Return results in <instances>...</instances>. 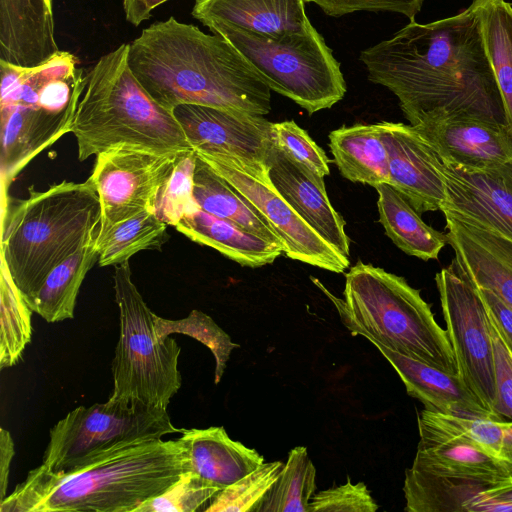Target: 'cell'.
Wrapping results in <instances>:
<instances>
[{
  "instance_id": "6",
  "label": "cell",
  "mask_w": 512,
  "mask_h": 512,
  "mask_svg": "<svg viewBox=\"0 0 512 512\" xmlns=\"http://www.w3.org/2000/svg\"><path fill=\"white\" fill-rule=\"evenodd\" d=\"M78 64L74 54L62 50L33 67L0 60L1 207L21 170L71 132L86 83Z\"/></svg>"
},
{
  "instance_id": "12",
  "label": "cell",
  "mask_w": 512,
  "mask_h": 512,
  "mask_svg": "<svg viewBox=\"0 0 512 512\" xmlns=\"http://www.w3.org/2000/svg\"><path fill=\"white\" fill-rule=\"evenodd\" d=\"M435 283L458 375L484 407L497 415L493 410L494 356L485 304L454 258L435 275Z\"/></svg>"
},
{
  "instance_id": "38",
  "label": "cell",
  "mask_w": 512,
  "mask_h": 512,
  "mask_svg": "<svg viewBox=\"0 0 512 512\" xmlns=\"http://www.w3.org/2000/svg\"><path fill=\"white\" fill-rule=\"evenodd\" d=\"M274 143L295 160L321 177L329 175V162L324 150L295 121L272 122Z\"/></svg>"
},
{
  "instance_id": "15",
  "label": "cell",
  "mask_w": 512,
  "mask_h": 512,
  "mask_svg": "<svg viewBox=\"0 0 512 512\" xmlns=\"http://www.w3.org/2000/svg\"><path fill=\"white\" fill-rule=\"evenodd\" d=\"M173 113L196 152L266 164L274 140L272 122L262 115L194 104L178 105Z\"/></svg>"
},
{
  "instance_id": "32",
  "label": "cell",
  "mask_w": 512,
  "mask_h": 512,
  "mask_svg": "<svg viewBox=\"0 0 512 512\" xmlns=\"http://www.w3.org/2000/svg\"><path fill=\"white\" fill-rule=\"evenodd\" d=\"M316 468L303 446L293 448L258 512H308Z\"/></svg>"
},
{
  "instance_id": "27",
  "label": "cell",
  "mask_w": 512,
  "mask_h": 512,
  "mask_svg": "<svg viewBox=\"0 0 512 512\" xmlns=\"http://www.w3.org/2000/svg\"><path fill=\"white\" fill-rule=\"evenodd\" d=\"M374 188L378 193L379 221L393 243L410 256L437 260L448 244L446 233L427 225L407 198L389 183Z\"/></svg>"
},
{
  "instance_id": "9",
  "label": "cell",
  "mask_w": 512,
  "mask_h": 512,
  "mask_svg": "<svg viewBox=\"0 0 512 512\" xmlns=\"http://www.w3.org/2000/svg\"><path fill=\"white\" fill-rule=\"evenodd\" d=\"M113 280L120 329L109 399L167 409L181 387V347L174 338L158 336L155 314L132 281L129 261L115 266Z\"/></svg>"
},
{
  "instance_id": "7",
  "label": "cell",
  "mask_w": 512,
  "mask_h": 512,
  "mask_svg": "<svg viewBox=\"0 0 512 512\" xmlns=\"http://www.w3.org/2000/svg\"><path fill=\"white\" fill-rule=\"evenodd\" d=\"M313 281L331 299L352 335L458 375L447 330L437 323L420 290L403 277L359 261L346 274L343 299Z\"/></svg>"
},
{
  "instance_id": "23",
  "label": "cell",
  "mask_w": 512,
  "mask_h": 512,
  "mask_svg": "<svg viewBox=\"0 0 512 512\" xmlns=\"http://www.w3.org/2000/svg\"><path fill=\"white\" fill-rule=\"evenodd\" d=\"M180 433L185 472L218 489L235 483L264 463L262 455L232 440L222 426L180 429Z\"/></svg>"
},
{
  "instance_id": "44",
  "label": "cell",
  "mask_w": 512,
  "mask_h": 512,
  "mask_svg": "<svg viewBox=\"0 0 512 512\" xmlns=\"http://www.w3.org/2000/svg\"><path fill=\"white\" fill-rule=\"evenodd\" d=\"M476 288L488 314L493 319L512 352V308L493 291L477 286Z\"/></svg>"
},
{
  "instance_id": "20",
  "label": "cell",
  "mask_w": 512,
  "mask_h": 512,
  "mask_svg": "<svg viewBox=\"0 0 512 512\" xmlns=\"http://www.w3.org/2000/svg\"><path fill=\"white\" fill-rule=\"evenodd\" d=\"M443 214L447 243L461 272L475 286L493 291L512 308V240Z\"/></svg>"
},
{
  "instance_id": "35",
  "label": "cell",
  "mask_w": 512,
  "mask_h": 512,
  "mask_svg": "<svg viewBox=\"0 0 512 512\" xmlns=\"http://www.w3.org/2000/svg\"><path fill=\"white\" fill-rule=\"evenodd\" d=\"M154 323L156 332L162 339H166L173 333H180L208 347L215 359L214 383L220 382L232 350L239 345L234 343L210 316L194 309L186 318L179 320L164 319L155 315Z\"/></svg>"
},
{
  "instance_id": "40",
  "label": "cell",
  "mask_w": 512,
  "mask_h": 512,
  "mask_svg": "<svg viewBox=\"0 0 512 512\" xmlns=\"http://www.w3.org/2000/svg\"><path fill=\"white\" fill-rule=\"evenodd\" d=\"M488 317L494 356L493 410L505 421H512V352L489 314Z\"/></svg>"
},
{
  "instance_id": "33",
  "label": "cell",
  "mask_w": 512,
  "mask_h": 512,
  "mask_svg": "<svg viewBox=\"0 0 512 512\" xmlns=\"http://www.w3.org/2000/svg\"><path fill=\"white\" fill-rule=\"evenodd\" d=\"M0 368L15 365L31 340L32 309L15 285L6 264L1 260Z\"/></svg>"
},
{
  "instance_id": "17",
  "label": "cell",
  "mask_w": 512,
  "mask_h": 512,
  "mask_svg": "<svg viewBox=\"0 0 512 512\" xmlns=\"http://www.w3.org/2000/svg\"><path fill=\"white\" fill-rule=\"evenodd\" d=\"M388 153L389 184L403 194L414 209H442L446 201L440 158L410 124L380 122Z\"/></svg>"
},
{
  "instance_id": "4",
  "label": "cell",
  "mask_w": 512,
  "mask_h": 512,
  "mask_svg": "<svg viewBox=\"0 0 512 512\" xmlns=\"http://www.w3.org/2000/svg\"><path fill=\"white\" fill-rule=\"evenodd\" d=\"M28 191L1 208V260L30 307L48 274L98 236L101 208L90 179Z\"/></svg>"
},
{
  "instance_id": "8",
  "label": "cell",
  "mask_w": 512,
  "mask_h": 512,
  "mask_svg": "<svg viewBox=\"0 0 512 512\" xmlns=\"http://www.w3.org/2000/svg\"><path fill=\"white\" fill-rule=\"evenodd\" d=\"M207 28L229 41L270 90L291 99L309 114L331 108L347 91L340 63L313 26L280 37L224 24Z\"/></svg>"
},
{
  "instance_id": "21",
  "label": "cell",
  "mask_w": 512,
  "mask_h": 512,
  "mask_svg": "<svg viewBox=\"0 0 512 512\" xmlns=\"http://www.w3.org/2000/svg\"><path fill=\"white\" fill-rule=\"evenodd\" d=\"M392 365L408 395L425 409L452 416L485 417L505 420L487 410L459 375H452L424 362L372 342Z\"/></svg>"
},
{
  "instance_id": "13",
  "label": "cell",
  "mask_w": 512,
  "mask_h": 512,
  "mask_svg": "<svg viewBox=\"0 0 512 512\" xmlns=\"http://www.w3.org/2000/svg\"><path fill=\"white\" fill-rule=\"evenodd\" d=\"M180 153L121 146L97 155L89 179L100 201L98 236L143 211L154 213L159 189Z\"/></svg>"
},
{
  "instance_id": "16",
  "label": "cell",
  "mask_w": 512,
  "mask_h": 512,
  "mask_svg": "<svg viewBox=\"0 0 512 512\" xmlns=\"http://www.w3.org/2000/svg\"><path fill=\"white\" fill-rule=\"evenodd\" d=\"M440 171L446 190L442 213L512 240V160L476 170L440 159Z\"/></svg>"
},
{
  "instance_id": "46",
  "label": "cell",
  "mask_w": 512,
  "mask_h": 512,
  "mask_svg": "<svg viewBox=\"0 0 512 512\" xmlns=\"http://www.w3.org/2000/svg\"><path fill=\"white\" fill-rule=\"evenodd\" d=\"M15 454L14 442L9 431L0 429V503L6 498L9 470Z\"/></svg>"
},
{
  "instance_id": "11",
  "label": "cell",
  "mask_w": 512,
  "mask_h": 512,
  "mask_svg": "<svg viewBox=\"0 0 512 512\" xmlns=\"http://www.w3.org/2000/svg\"><path fill=\"white\" fill-rule=\"evenodd\" d=\"M196 154L258 209L279 237L287 257L335 273L349 267V258L308 225L278 193L269 180L266 164L225 154Z\"/></svg>"
},
{
  "instance_id": "3",
  "label": "cell",
  "mask_w": 512,
  "mask_h": 512,
  "mask_svg": "<svg viewBox=\"0 0 512 512\" xmlns=\"http://www.w3.org/2000/svg\"><path fill=\"white\" fill-rule=\"evenodd\" d=\"M184 472L178 439L147 440L66 474L40 465L0 503V512H135Z\"/></svg>"
},
{
  "instance_id": "5",
  "label": "cell",
  "mask_w": 512,
  "mask_h": 512,
  "mask_svg": "<svg viewBox=\"0 0 512 512\" xmlns=\"http://www.w3.org/2000/svg\"><path fill=\"white\" fill-rule=\"evenodd\" d=\"M71 132L78 159L121 146L159 153L192 150L173 111L157 103L128 64V43L101 56L86 73Z\"/></svg>"
},
{
  "instance_id": "18",
  "label": "cell",
  "mask_w": 512,
  "mask_h": 512,
  "mask_svg": "<svg viewBox=\"0 0 512 512\" xmlns=\"http://www.w3.org/2000/svg\"><path fill=\"white\" fill-rule=\"evenodd\" d=\"M271 184L294 211L326 241L349 258L343 217L332 206L324 178L295 160L275 143L266 158Z\"/></svg>"
},
{
  "instance_id": "2",
  "label": "cell",
  "mask_w": 512,
  "mask_h": 512,
  "mask_svg": "<svg viewBox=\"0 0 512 512\" xmlns=\"http://www.w3.org/2000/svg\"><path fill=\"white\" fill-rule=\"evenodd\" d=\"M128 64L149 95L173 111L181 104L266 115L271 90L219 34L171 16L128 43Z\"/></svg>"
},
{
  "instance_id": "22",
  "label": "cell",
  "mask_w": 512,
  "mask_h": 512,
  "mask_svg": "<svg viewBox=\"0 0 512 512\" xmlns=\"http://www.w3.org/2000/svg\"><path fill=\"white\" fill-rule=\"evenodd\" d=\"M58 51L52 0H0V60L33 67Z\"/></svg>"
},
{
  "instance_id": "36",
  "label": "cell",
  "mask_w": 512,
  "mask_h": 512,
  "mask_svg": "<svg viewBox=\"0 0 512 512\" xmlns=\"http://www.w3.org/2000/svg\"><path fill=\"white\" fill-rule=\"evenodd\" d=\"M283 462H264L254 471L222 489L205 512H258L276 482Z\"/></svg>"
},
{
  "instance_id": "45",
  "label": "cell",
  "mask_w": 512,
  "mask_h": 512,
  "mask_svg": "<svg viewBox=\"0 0 512 512\" xmlns=\"http://www.w3.org/2000/svg\"><path fill=\"white\" fill-rule=\"evenodd\" d=\"M169 0H122L123 11L127 22L139 26L148 20L152 12Z\"/></svg>"
},
{
  "instance_id": "26",
  "label": "cell",
  "mask_w": 512,
  "mask_h": 512,
  "mask_svg": "<svg viewBox=\"0 0 512 512\" xmlns=\"http://www.w3.org/2000/svg\"><path fill=\"white\" fill-rule=\"evenodd\" d=\"M328 137L333 161L344 178L373 187L389 183L388 153L380 123L342 126Z\"/></svg>"
},
{
  "instance_id": "10",
  "label": "cell",
  "mask_w": 512,
  "mask_h": 512,
  "mask_svg": "<svg viewBox=\"0 0 512 512\" xmlns=\"http://www.w3.org/2000/svg\"><path fill=\"white\" fill-rule=\"evenodd\" d=\"M171 433L180 429L161 407L111 399L80 406L51 428L42 466L66 474L122 448Z\"/></svg>"
},
{
  "instance_id": "30",
  "label": "cell",
  "mask_w": 512,
  "mask_h": 512,
  "mask_svg": "<svg viewBox=\"0 0 512 512\" xmlns=\"http://www.w3.org/2000/svg\"><path fill=\"white\" fill-rule=\"evenodd\" d=\"M486 55L512 132V6L506 0H473Z\"/></svg>"
},
{
  "instance_id": "25",
  "label": "cell",
  "mask_w": 512,
  "mask_h": 512,
  "mask_svg": "<svg viewBox=\"0 0 512 512\" xmlns=\"http://www.w3.org/2000/svg\"><path fill=\"white\" fill-rule=\"evenodd\" d=\"M175 228L190 240L211 247L242 266L261 267L283 254V247L202 209L184 217Z\"/></svg>"
},
{
  "instance_id": "41",
  "label": "cell",
  "mask_w": 512,
  "mask_h": 512,
  "mask_svg": "<svg viewBox=\"0 0 512 512\" xmlns=\"http://www.w3.org/2000/svg\"><path fill=\"white\" fill-rule=\"evenodd\" d=\"M326 15L341 17L356 11L394 12L415 20L424 0H306Z\"/></svg>"
},
{
  "instance_id": "14",
  "label": "cell",
  "mask_w": 512,
  "mask_h": 512,
  "mask_svg": "<svg viewBox=\"0 0 512 512\" xmlns=\"http://www.w3.org/2000/svg\"><path fill=\"white\" fill-rule=\"evenodd\" d=\"M419 442L413 470L501 483L512 466L496 458L456 427L445 414L423 409L417 418Z\"/></svg>"
},
{
  "instance_id": "47",
  "label": "cell",
  "mask_w": 512,
  "mask_h": 512,
  "mask_svg": "<svg viewBox=\"0 0 512 512\" xmlns=\"http://www.w3.org/2000/svg\"><path fill=\"white\" fill-rule=\"evenodd\" d=\"M503 460L512 466V421H504Z\"/></svg>"
},
{
  "instance_id": "29",
  "label": "cell",
  "mask_w": 512,
  "mask_h": 512,
  "mask_svg": "<svg viewBox=\"0 0 512 512\" xmlns=\"http://www.w3.org/2000/svg\"><path fill=\"white\" fill-rule=\"evenodd\" d=\"M97 238L81 246L56 266L46 277L30 308L48 323L74 317L76 299L82 282L98 262Z\"/></svg>"
},
{
  "instance_id": "37",
  "label": "cell",
  "mask_w": 512,
  "mask_h": 512,
  "mask_svg": "<svg viewBox=\"0 0 512 512\" xmlns=\"http://www.w3.org/2000/svg\"><path fill=\"white\" fill-rule=\"evenodd\" d=\"M220 491L191 472H184L169 489L145 501L135 512L204 511Z\"/></svg>"
},
{
  "instance_id": "19",
  "label": "cell",
  "mask_w": 512,
  "mask_h": 512,
  "mask_svg": "<svg viewBox=\"0 0 512 512\" xmlns=\"http://www.w3.org/2000/svg\"><path fill=\"white\" fill-rule=\"evenodd\" d=\"M413 127L446 163L480 170L512 160L506 123L458 117Z\"/></svg>"
},
{
  "instance_id": "39",
  "label": "cell",
  "mask_w": 512,
  "mask_h": 512,
  "mask_svg": "<svg viewBox=\"0 0 512 512\" xmlns=\"http://www.w3.org/2000/svg\"><path fill=\"white\" fill-rule=\"evenodd\" d=\"M379 508L364 482L345 484L313 495L308 512H375Z\"/></svg>"
},
{
  "instance_id": "24",
  "label": "cell",
  "mask_w": 512,
  "mask_h": 512,
  "mask_svg": "<svg viewBox=\"0 0 512 512\" xmlns=\"http://www.w3.org/2000/svg\"><path fill=\"white\" fill-rule=\"evenodd\" d=\"M306 0H196L192 16L204 26L224 24L254 33L280 37L304 32L311 24Z\"/></svg>"
},
{
  "instance_id": "1",
  "label": "cell",
  "mask_w": 512,
  "mask_h": 512,
  "mask_svg": "<svg viewBox=\"0 0 512 512\" xmlns=\"http://www.w3.org/2000/svg\"><path fill=\"white\" fill-rule=\"evenodd\" d=\"M359 59L369 81L398 98L412 126L458 117L506 123L473 2L444 19L410 20Z\"/></svg>"
},
{
  "instance_id": "34",
  "label": "cell",
  "mask_w": 512,
  "mask_h": 512,
  "mask_svg": "<svg viewBox=\"0 0 512 512\" xmlns=\"http://www.w3.org/2000/svg\"><path fill=\"white\" fill-rule=\"evenodd\" d=\"M196 161L195 150L181 152L159 189L154 214L169 226L175 227L184 217L201 209L193 194Z\"/></svg>"
},
{
  "instance_id": "31",
  "label": "cell",
  "mask_w": 512,
  "mask_h": 512,
  "mask_svg": "<svg viewBox=\"0 0 512 512\" xmlns=\"http://www.w3.org/2000/svg\"><path fill=\"white\" fill-rule=\"evenodd\" d=\"M167 224L143 211L98 236L99 266L119 265L143 250H160L168 240Z\"/></svg>"
},
{
  "instance_id": "42",
  "label": "cell",
  "mask_w": 512,
  "mask_h": 512,
  "mask_svg": "<svg viewBox=\"0 0 512 512\" xmlns=\"http://www.w3.org/2000/svg\"><path fill=\"white\" fill-rule=\"evenodd\" d=\"M446 416L460 431L479 446L496 458L503 460V422L485 417Z\"/></svg>"
},
{
  "instance_id": "43",
  "label": "cell",
  "mask_w": 512,
  "mask_h": 512,
  "mask_svg": "<svg viewBox=\"0 0 512 512\" xmlns=\"http://www.w3.org/2000/svg\"><path fill=\"white\" fill-rule=\"evenodd\" d=\"M467 512H512V477L479 493Z\"/></svg>"
},
{
  "instance_id": "28",
  "label": "cell",
  "mask_w": 512,
  "mask_h": 512,
  "mask_svg": "<svg viewBox=\"0 0 512 512\" xmlns=\"http://www.w3.org/2000/svg\"><path fill=\"white\" fill-rule=\"evenodd\" d=\"M193 179L194 198L203 211L282 246L258 209L198 156Z\"/></svg>"
}]
</instances>
